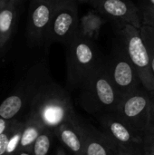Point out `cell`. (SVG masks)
I'll use <instances>...</instances> for the list:
<instances>
[{"label": "cell", "instance_id": "6da1fadb", "mask_svg": "<svg viewBox=\"0 0 154 155\" xmlns=\"http://www.w3.org/2000/svg\"><path fill=\"white\" fill-rule=\"evenodd\" d=\"M28 108L29 115L52 130L64 123L80 121L68 91L55 82L50 73L39 86Z\"/></svg>", "mask_w": 154, "mask_h": 155}, {"label": "cell", "instance_id": "7a4b0ae2", "mask_svg": "<svg viewBox=\"0 0 154 155\" xmlns=\"http://www.w3.org/2000/svg\"><path fill=\"white\" fill-rule=\"evenodd\" d=\"M79 90L80 106L96 117L115 113L122 99L108 75L104 60Z\"/></svg>", "mask_w": 154, "mask_h": 155}, {"label": "cell", "instance_id": "3957f363", "mask_svg": "<svg viewBox=\"0 0 154 155\" xmlns=\"http://www.w3.org/2000/svg\"><path fill=\"white\" fill-rule=\"evenodd\" d=\"M66 49V81L70 90L80 89L103 63L95 43L77 34L64 45Z\"/></svg>", "mask_w": 154, "mask_h": 155}, {"label": "cell", "instance_id": "277c9868", "mask_svg": "<svg viewBox=\"0 0 154 155\" xmlns=\"http://www.w3.org/2000/svg\"><path fill=\"white\" fill-rule=\"evenodd\" d=\"M49 74L44 61L33 64L18 81L10 94L0 104V117L15 119L29 104L39 86Z\"/></svg>", "mask_w": 154, "mask_h": 155}, {"label": "cell", "instance_id": "5b68a950", "mask_svg": "<svg viewBox=\"0 0 154 155\" xmlns=\"http://www.w3.org/2000/svg\"><path fill=\"white\" fill-rule=\"evenodd\" d=\"M116 25L117 40L123 45L128 58L135 68L143 88L152 94L154 91V74L141 30L127 24Z\"/></svg>", "mask_w": 154, "mask_h": 155}, {"label": "cell", "instance_id": "8992f818", "mask_svg": "<svg viewBox=\"0 0 154 155\" xmlns=\"http://www.w3.org/2000/svg\"><path fill=\"white\" fill-rule=\"evenodd\" d=\"M104 63L108 75L121 98L143 87L135 68L118 40L110 55L104 58Z\"/></svg>", "mask_w": 154, "mask_h": 155}, {"label": "cell", "instance_id": "52a82bcc", "mask_svg": "<svg viewBox=\"0 0 154 155\" xmlns=\"http://www.w3.org/2000/svg\"><path fill=\"white\" fill-rule=\"evenodd\" d=\"M115 114L141 135L152 124V100L143 87L123 96Z\"/></svg>", "mask_w": 154, "mask_h": 155}, {"label": "cell", "instance_id": "ba28073f", "mask_svg": "<svg viewBox=\"0 0 154 155\" xmlns=\"http://www.w3.org/2000/svg\"><path fill=\"white\" fill-rule=\"evenodd\" d=\"M79 15L75 0H57L47 34L45 46L54 43L65 45L78 32Z\"/></svg>", "mask_w": 154, "mask_h": 155}, {"label": "cell", "instance_id": "9c48e42d", "mask_svg": "<svg viewBox=\"0 0 154 155\" xmlns=\"http://www.w3.org/2000/svg\"><path fill=\"white\" fill-rule=\"evenodd\" d=\"M57 0H30L26 34L30 44L45 45L53 14Z\"/></svg>", "mask_w": 154, "mask_h": 155}, {"label": "cell", "instance_id": "30bf717a", "mask_svg": "<svg viewBox=\"0 0 154 155\" xmlns=\"http://www.w3.org/2000/svg\"><path fill=\"white\" fill-rule=\"evenodd\" d=\"M101 131L116 145L143 151L142 135L129 126L115 113L97 117Z\"/></svg>", "mask_w": 154, "mask_h": 155}, {"label": "cell", "instance_id": "8fae6325", "mask_svg": "<svg viewBox=\"0 0 154 155\" xmlns=\"http://www.w3.org/2000/svg\"><path fill=\"white\" fill-rule=\"evenodd\" d=\"M93 7L116 24H127L139 29L143 25L140 10L131 0H100Z\"/></svg>", "mask_w": 154, "mask_h": 155}, {"label": "cell", "instance_id": "7c38bea8", "mask_svg": "<svg viewBox=\"0 0 154 155\" xmlns=\"http://www.w3.org/2000/svg\"><path fill=\"white\" fill-rule=\"evenodd\" d=\"M84 134V155H113L115 144L99 129L81 122Z\"/></svg>", "mask_w": 154, "mask_h": 155}, {"label": "cell", "instance_id": "4fadbf2b", "mask_svg": "<svg viewBox=\"0 0 154 155\" xmlns=\"http://www.w3.org/2000/svg\"><path fill=\"white\" fill-rule=\"evenodd\" d=\"M54 137L73 155H84V134L81 121L64 123L54 128Z\"/></svg>", "mask_w": 154, "mask_h": 155}, {"label": "cell", "instance_id": "5bb4252c", "mask_svg": "<svg viewBox=\"0 0 154 155\" xmlns=\"http://www.w3.org/2000/svg\"><path fill=\"white\" fill-rule=\"evenodd\" d=\"M16 2L6 0L0 2V51L8 43L15 24Z\"/></svg>", "mask_w": 154, "mask_h": 155}, {"label": "cell", "instance_id": "9a60e30c", "mask_svg": "<svg viewBox=\"0 0 154 155\" xmlns=\"http://www.w3.org/2000/svg\"><path fill=\"white\" fill-rule=\"evenodd\" d=\"M106 18L96 10H90L79 18L78 34L84 38L95 42L100 31L105 24Z\"/></svg>", "mask_w": 154, "mask_h": 155}, {"label": "cell", "instance_id": "2e32d148", "mask_svg": "<svg viewBox=\"0 0 154 155\" xmlns=\"http://www.w3.org/2000/svg\"><path fill=\"white\" fill-rule=\"evenodd\" d=\"M44 128V126L40 121L35 119L34 116L27 114V117L24 120V127L17 153L21 152L31 153L34 143Z\"/></svg>", "mask_w": 154, "mask_h": 155}, {"label": "cell", "instance_id": "e0dca14e", "mask_svg": "<svg viewBox=\"0 0 154 155\" xmlns=\"http://www.w3.org/2000/svg\"><path fill=\"white\" fill-rule=\"evenodd\" d=\"M54 134L50 128L44 127L40 133L31 150V155H48L53 144Z\"/></svg>", "mask_w": 154, "mask_h": 155}, {"label": "cell", "instance_id": "ac0fdd59", "mask_svg": "<svg viewBox=\"0 0 154 155\" xmlns=\"http://www.w3.org/2000/svg\"><path fill=\"white\" fill-rule=\"evenodd\" d=\"M23 127H24V120H19L17 118L13 124L12 132H11L9 142H8L7 155H16L17 153Z\"/></svg>", "mask_w": 154, "mask_h": 155}, {"label": "cell", "instance_id": "d6986e66", "mask_svg": "<svg viewBox=\"0 0 154 155\" xmlns=\"http://www.w3.org/2000/svg\"><path fill=\"white\" fill-rule=\"evenodd\" d=\"M140 30L150 55L152 70L154 74V29L148 25H142Z\"/></svg>", "mask_w": 154, "mask_h": 155}, {"label": "cell", "instance_id": "ffe728a7", "mask_svg": "<svg viewBox=\"0 0 154 155\" xmlns=\"http://www.w3.org/2000/svg\"><path fill=\"white\" fill-rule=\"evenodd\" d=\"M143 154L154 153V124H152L142 135Z\"/></svg>", "mask_w": 154, "mask_h": 155}, {"label": "cell", "instance_id": "44dd1931", "mask_svg": "<svg viewBox=\"0 0 154 155\" xmlns=\"http://www.w3.org/2000/svg\"><path fill=\"white\" fill-rule=\"evenodd\" d=\"M17 119V118H16ZM15 119V120H16ZM15 123V122H14ZM13 123V124H14ZM12 125L4 133L0 135V155H7V147H8V142H9V137L12 132Z\"/></svg>", "mask_w": 154, "mask_h": 155}, {"label": "cell", "instance_id": "7402d4cb", "mask_svg": "<svg viewBox=\"0 0 154 155\" xmlns=\"http://www.w3.org/2000/svg\"><path fill=\"white\" fill-rule=\"evenodd\" d=\"M143 25H148L154 29V8L145 10L140 13Z\"/></svg>", "mask_w": 154, "mask_h": 155}, {"label": "cell", "instance_id": "603a6c76", "mask_svg": "<svg viewBox=\"0 0 154 155\" xmlns=\"http://www.w3.org/2000/svg\"><path fill=\"white\" fill-rule=\"evenodd\" d=\"M113 155H143V152L141 150H137V149L115 146Z\"/></svg>", "mask_w": 154, "mask_h": 155}, {"label": "cell", "instance_id": "cb8c5ba5", "mask_svg": "<svg viewBox=\"0 0 154 155\" xmlns=\"http://www.w3.org/2000/svg\"><path fill=\"white\" fill-rule=\"evenodd\" d=\"M140 13L145 10L154 8V0H139V6H138Z\"/></svg>", "mask_w": 154, "mask_h": 155}, {"label": "cell", "instance_id": "d4e9b609", "mask_svg": "<svg viewBox=\"0 0 154 155\" xmlns=\"http://www.w3.org/2000/svg\"><path fill=\"white\" fill-rule=\"evenodd\" d=\"M16 119V118H15ZM15 119H11V120H7V119H4L2 117H0V135L2 134H4L11 125L12 124L15 122Z\"/></svg>", "mask_w": 154, "mask_h": 155}, {"label": "cell", "instance_id": "484cf974", "mask_svg": "<svg viewBox=\"0 0 154 155\" xmlns=\"http://www.w3.org/2000/svg\"><path fill=\"white\" fill-rule=\"evenodd\" d=\"M77 3H89L91 4L93 6H94L100 0H75Z\"/></svg>", "mask_w": 154, "mask_h": 155}, {"label": "cell", "instance_id": "4316f807", "mask_svg": "<svg viewBox=\"0 0 154 155\" xmlns=\"http://www.w3.org/2000/svg\"><path fill=\"white\" fill-rule=\"evenodd\" d=\"M151 100H152V124H154V91L151 94Z\"/></svg>", "mask_w": 154, "mask_h": 155}, {"label": "cell", "instance_id": "83f0119b", "mask_svg": "<svg viewBox=\"0 0 154 155\" xmlns=\"http://www.w3.org/2000/svg\"><path fill=\"white\" fill-rule=\"evenodd\" d=\"M55 155H67L66 152L64 151V148L62 147H58L57 150H56V153H55Z\"/></svg>", "mask_w": 154, "mask_h": 155}, {"label": "cell", "instance_id": "f1b7e54d", "mask_svg": "<svg viewBox=\"0 0 154 155\" xmlns=\"http://www.w3.org/2000/svg\"><path fill=\"white\" fill-rule=\"evenodd\" d=\"M16 155H31V153H26V152H21V153H18Z\"/></svg>", "mask_w": 154, "mask_h": 155}, {"label": "cell", "instance_id": "f546056e", "mask_svg": "<svg viewBox=\"0 0 154 155\" xmlns=\"http://www.w3.org/2000/svg\"><path fill=\"white\" fill-rule=\"evenodd\" d=\"M3 1H6V0H0V2H3ZM14 1H15V2L17 3V2H18L19 0H14Z\"/></svg>", "mask_w": 154, "mask_h": 155}, {"label": "cell", "instance_id": "4dcf8cb0", "mask_svg": "<svg viewBox=\"0 0 154 155\" xmlns=\"http://www.w3.org/2000/svg\"><path fill=\"white\" fill-rule=\"evenodd\" d=\"M143 155H154V153H146V154H143Z\"/></svg>", "mask_w": 154, "mask_h": 155}]
</instances>
